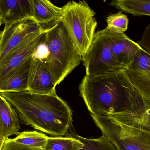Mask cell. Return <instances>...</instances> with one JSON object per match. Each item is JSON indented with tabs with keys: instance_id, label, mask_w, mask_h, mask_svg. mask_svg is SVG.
I'll return each mask as SVG.
<instances>
[{
	"instance_id": "9",
	"label": "cell",
	"mask_w": 150,
	"mask_h": 150,
	"mask_svg": "<svg viewBox=\"0 0 150 150\" xmlns=\"http://www.w3.org/2000/svg\"><path fill=\"white\" fill-rule=\"evenodd\" d=\"M45 31L41 30L33 33L0 61V82L7 74L33 56L41 42Z\"/></svg>"
},
{
	"instance_id": "12",
	"label": "cell",
	"mask_w": 150,
	"mask_h": 150,
	"mask_svg": "<svg viewBox=\"0 0 150 150\" xmlns=\"http://www.w3.org/2000/svg\"><path fill=\"white\" fill-rule=\"evenodd\" d=\"M112 54L116 62L123 68H127L134 61L136 54L141 48L125 33H118L107 29Z\"/></svg>"
},
{
	"instance_id": "14",
	"label": "cell",
	"mask_w": 150,
	"mask_h": 150,
	"mask_svg": "<svg viewBox=\"0 0 150 150\" xmlns=\"http://www.w3.org/2000/svg\"><path fill=\"white\" fill-rule=\"evenodd\" d=\"M33 19L45 30L60 21L63 8L57 7L47 0H31Z\"/></svg>"
},
{
	"instance_id": "3",
	"label": "cell",
	"mask_w": 150,
	"mask_h": 150,
	"mask_svg": "<svg viewBox=\"0 0 150 150\" xmlns=\"http://www.w3.org/2000/svg\"><path fill=\"white\" fill-rule=\"evenodd\" d=\"M33 56L39 58L59 85L79 65L82 57L62 21L45 30Z\"/></svg>"
},
{
	"instance_id": "4",
	"label": "cell",
	"mask_w": 150,
	"mask_h": 150,
	"mask_svg": "<svg viewBox=\"0 0 150 150\" xmlns=\"http://www.w3.org/2000/svg\"><path fill=\"white\" fill-rule=\"evenodd\" d=\"M63 8L61 21L83 58L95 36L97 26L95 12L84 1H70Z\"/></svg>"
},
{
	"instance_id": "18",
	"label": "cell",
	"mask_w": 150,
	"mask_h": 150,
	"mask_svg": "<svg viewBox=\"0 0 150 150\" xmlns=\"http://www.w3.org/2000/svg\"><path fill=\"white\" fill-rule=\"evenodd\" d=\"M48 138L44 134L36 131H25L19 133L12 140L26 146L45 149Z\"/></svg>"
},
{
	"instance_id": "20",
	"label": "cell",
	"mask_w": 150,
	"mask_h": 150,
	"mask_svg": "<svg viewBox=\"0 0 150 150\" xmlns=\"http://www.w3.org/2000/svg\"><path fill=\"white\" fill-rule=\"evenodd\" d=\"M75 137L83 144V148L79 150H117L114 145L104 135L97 139H87L78 135Z\"/></svg>"
},
{
	"instance_id": "5",
	"label": "cell",
	"mask_w": 150,
	"mask_h": 150,
	"mask_svg": "<svg viewBox=\"0 0 150 150\" xmlns=\"http://www.w3.org/2000/svg\"><path fill=\"white\" fill-rule=\"evenodd\" d=\"M91 116L117 150H150V132L120 124L108 116Z\"/></svg>"
},
{
	"instance_id": "24",
	"label": "cell",
	"mask_w": 150,
	"mask_h": 150,
	"mask_svg": "<svg viewBox=\"0 0 150 150\" xmlns=\"http://www.w3.org/2000/svg\"><path fill=\"white\" fill-rule=\"evenodd\" d=\"M5 140L0 135V150H1Z\"/></svg>"
},
{
	"instance_id": "17",
	"label": "cell",
	"mask_w": 150,
	"mask_h": 150,
	"mask_svg": "<svg viewBox=\"0 0 150 150\" xmlns=\"http://www.w3.org/2000/svg\"><path fill=\"white\" fill-rule=\"evenodd\" d=\"M109 5L134 16H150V0H114Z\"/></svg>"
},
{
	"instance_id": "16",
	"label": "cell",
	"mask_w": 150,
	"mask_h": 150,
	"mask_svg": "<svg viewBox=\"0 0 150 150\" xmlns=\"http://www.w3.org/2000/svg\"><path fill=\"white\" fill-rule=\"evenodd\" d=\"M18 118L11 104L0 94V135L5 140L19 134Z\"/></svg>"
},
{
	"instance_id": "13",
	"label": "cell",
	"mask_w": 150,
	"mask_h": 150,
	"mask_svg": "<svg viewBox=\"0 0 150 150\" xmlns=\"http://www.w3.org/2000/svg\"><path fill=\"white\" fill-rule=\"evenodd\" d=\"M0 17L4 26L22 19L33 20L31 0H0Z\"/></svg>"
},
{
	"instance_id": "22",
	"label": "cell",
	"mask_w": 150,
	"mask_h": 150,
	"mask_svg": "<svg viewBox=\"0 0 150 150\" xmlns=\"http://www.w3.org/2000/svg\"><path fill=\"white\" fill-rule=\"evenodd\" d=\"M1 150H45L43 149L33 148L16 142L12 139H6Z\"/></svg>"
},
{
	"instance_id": "10",
	"label": "cell",
	"mask_w": 150,
	"mask_h": 150,
	"mask_svg": "<svg viewBox=\"0 0 150 150\" xmlns=\"http://www.w3.org/2000/svg\"><path fill=\"white\" fill-rule=\"evenodd\" d=\"M125 71L135 90L150 99V54L141 47Z\"/></svg>"
},
{
	"instance_id": "25",
	"label": "cell",
	"mask_w": 150,
	"mask_h": 150,
	"mask_svg": "<svg viewBox=\"0 0 150 150\" xmlns=\"http://www.w3.org/2000/svg\"><path fill=\"white\" fill-rule=\"evenodd\" d=\"M2 22L1 18L0 17V28H1V25L2 24ZM0 33H1V31H0Z\"/></svg>"
},
{
	"instance_id": "15",
	"label": "cell",
	"mask_w": 150,
	"mask_h": 150,
	"mask_svg": "<svg viewBox=\"0 0 150 150\" xmlns=\"http://www.w3.org/2000/svg\"><path fill=\"white\" fill-rule=\"evenodd\" d=\"M33 56L7 74L0 82V93L28 90V79Z\"/></svg>"
},
{
	"instance_id": "2",
	"label": "cell",
	"mask_w": 150,
	"mask_h": 150,
	"mask_svg": "<svg viewBox=\"0 0 150 150\" xmlns=\"http://www.w3.org/2000/svg\"><path fill=\"white\" fill-rule=\"evenodd\" d=\"M79 88L91 114L105 116L127 111L135 90L125 69L98 75H86Z\"/></svg>"
},
{
	"instance_id": "6",
	"label": "cell",
	"mask_w": 150,
	"mask_h": 150,
	"mask_svg": "<svg viewBox=\"0 0 150 150\" xmlns=\"http://www.w3.org/2000/svg\"><path fill=\"white\" fill-rule=\"evenodd\" d=\"M86 75H98L124 69L115 60L107 30L98 31L85 55L82 58Z\"/></svg>"
},
{
	"instance_id": "8",
	"label": "cell",
	"mask_w": 150,
	"mask_h": 150,
	"mask_svg": "<svg viewBox=\"0 0 150 150\" xmlns=\"http://www.w3.org/2000/svg\"><path fill=\"white\" fill-rule=\"evenodd\" d=\"M44 30L33 20L22 19L4 26L0 33V61L31 34Z\"/></svg>"
},
{
	"instance_id": "19",
	"label": "cell",
	"mask_w": 150,
	"mask_h": 150,
	"mask_svg": "<svg viewBox=\"0 0 150 150\" xmlns=\"http://www.w3.org/2000/svg\"><path fill=\"white\" fill-rule=\"evenodd\" d=\"M84 144L75 137H49L45 150H79Z\"/></svg>"
},
{
	"instance_id": "11",
	"label": "cell",
	"mask_w": 150,
	"mask_h": 150,
	"mask_svg": "<svg viewBox=\"0 0 150 150\" xmlns=\"http://www.w3.org/2000/svg\"><path fill=\"white\" fill-rule=\"evenodd\" d=\"M57 85L48 69L39 58L33 56L29 72L28 91L36 94H56Z\"/></svg>"
},
{
	"instance_id": "21",
	"label": "cell",
	"mask_w": 150,
	"mask_h": 150,
	"mask_svg": "<svg viewBox=\"0 0 150 150\" xmlns=\"http://www.w3.org/2000/svg\"><path fill=\"white\" fill-rule=\"evenodd\" d=\"M106 22V28L111 31L121 34L127 30L129 19L122 11L109 15L107 17Z\"/></svg>"
},
{
	"instance_id": "1",
	"label": "cell",
	"mask_w": 150,
	"mask_h": 150,
	"mask_svg": "<svg viewBox=\"0 0 150 150\" xmlns=\"http://www.w3.org/2000/svg\"><path fill=\"white\" fill-rule=\"evenodd\" d=\"M13 107L22 123L55 136H64L71 127L73 113L57 94L42 95L29 91L1 92Z\"/></svg>"
},
{
	"instance_id": "7",
	"label": "cell",
	"mask_w": 150,
	"mask_h": 150,
	"mask_svg": "<svg viewBox=\"0 0 150 150\" xmlns=\"http://www.w3.org/2000/svg\"><path fill=\"white\" fill-rule=\"evenodd\" d=\"M107 116L120 124L150 132V99L135 90L131 105L127 111Z\"/></svg>"
},
{
	"instance_id": "23",
	"label": "cell",
	"mask_w": 150,
	"mask_h": 150,
	"mask_svg": "<svg viewBox=\"0 0 150 150\" xmlns=\"http://www.w3.org/2000/svg\"><path fill=\"white\" fill-rule=\"evenodd\" d=\"M137 44L143 49L150 54V24L144 30L142 39L137 41Z\"/></svg>"
}]
</instances>
